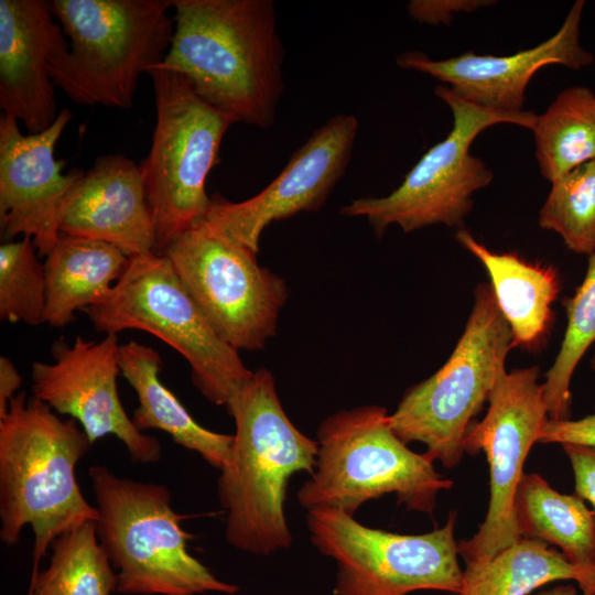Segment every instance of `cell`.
<instances>
[{
    "label": "cell",
    "mask_w": 595,
    "mask_h": 595,
    "mask_svg": "<svg viewBox=\"0 0 595 595\" xmlns=\"http://www.w3.org/2000/svg\"><path fill=\"white\" fill-rule=\"evenodd\" d=\"M173 9L174 34L156 67L183 75L236 122L270 128L284 87L273 1L173 0Z\"/></svg>",
    "instance_id": "1"
},
{
    "label": "cell",
    "mask_w": 595,
    "mask_h": 595,
    "mask_svg": "<svg viewBox=\"0 0 595 595\" xmlns=\"http://www.w3.org/2000/svg\"><path fill=\"white\" fill-rule=\"evenodd\" d=\"M226 409L236 431L217 480L225 538L239 551L270 555L292 543L284 512L286 489L295 473L314 472L318 443L286 415L266 368L253 371Z\"/></svg>",
    "instance_id": "2"
},
{
    "label": "cell",
    "mask_w": 595,
    "mask_h": 595,
    "mask_svg": "<svg viewBox=\"0 0 595 595\" xmlns=\"http://www.w3.org/2000/svg\"><path fill=\"white\" fill-rule=\"evenodd\" d=\"M91 445L77 421L61 419L25 391L18 392L0 416V540L14 547L31 526V575L40 571L56 538L98 519L76 477V466Z\"/></svg>",
    "instance_id": "3"
},
{
    "label": "cell",
    "mask_w": 595,
    "mask_h": 595,
    "mask_svg": "<svg viewBox=\"0 0 595 595\" xmlns=\"http://www.w3.org/2000/svg\"><path fill=\"white\" fill-rule=\"evenodd\" d=\"M98 519L96 532L125 595H232L235 584L219 580L191 554L192 534L172 506L170 489L119 477L106 465L89 467Z\"/></svg>",
    "instance_id": "4"
},
{
    "label": "cell",
    "mask_w": 595,
    "mask_h": 595,
    "mask_svg": "<svg viewBox=\"0 0 595 595\" xmlns=\"http://www.w3.org/2000/svg\"><path fill=\"white\" fill-rule=\"evenodd\" d=\"M314 472L298 491L307 511L354 516L365 502L394 494L408 510L432 515L439 493L452 487L424 453L411 451L380 405L337 411L320 424Z\"/></svg>",
    "instance_id": "5"
},
{
    "label": "cell",
    "mask_w": 595,
    "mask_h": 595,
    "mask_svg": "<svg viewBox=\"0 0 595 595\" xmlns=\"http://www.w3.org/2000/svg\"><path fill=\"white\" fill-rule=\"evenodd\" d=\"M173 0H53L68 51L51 62L55 86L75 104L129 109L141 74L172 42Z\"/></svg>",
    "instance_id": "6"
},
{
    "label": "cell",
    "mask_w": 595,
    "mask_h": 595,
    "mask_svg": "<svg viewBox=\"0 0 595 595\" xmlns=\"http://www.w3.org/2000/svg\"><path fill=\"white\" fill-rule=\"evenodd\" d=\"M84 312L105 335L138 329L159 337L185 358L194 386L216 405L226 407L253 374L213 329L164 255L130 257L108 298Z\"/></svg>",
    "instance_id": "7"
},
{
    "label": "cell",
    "mask_w": 595,
    "mask_h": 595,
    "mask_svg": "<svg viewBox=\"0 0 595 595\" xmlns=\"http://www.w3.org/2000/svg\"><path fill=\"white\" fill-rule=\"evenodd\" d=\"M512 335L489 283H479L465 328L446 363L410 388L390 414L404 442L425 445L424 454L446 468L464 455V440L499 379Z\"/></svg>",
    "instance_id": "8"
},
{
    "label": "cell",
    "mask_w": 595,
    "mask_h": 595,
    "mask_svg": "<svg viewBox=\"0 0 595 595\" xmlns=\"http://www.w3.org/2000/svg\"><path fill=\"white\" fill-rule=\"evenodd\" d=\"M151 77L155 125L149 154L140 163L151 212L155 252L205 218L210 197L205 183L218 162L232 117L203 100L187 79L155 67Z\"/></svg>",
    "instance_id": "9"
},
{
    "label": "cell",
    "mask_w": 595,
    "mask_h": 595,
    "mask_svg": "<svg viewBox=\"0 0 595 595\" xmlns=\"http://www.w3.org/2000/svg\"><path fill=\"white\" fill-rule=\"evenodd\" d=\"M434 93L452 110L451 132L421 156L390 194L356 198L339 210L348 217H365L378 237L391 225L404 232L436 224L462 227L473 207V194L494 178L485 162L469 153L472 142L497 123L531 130L536 123L532 111L480 108L458 98L444 84L437 85Z\"/></svg>",
    "instance_id": "10"
},
{
    "label": "cell",
    "mask_w": 595,
    "mask_h": 595,
    "mask_svg": "<svg viewBox=\"0 0 595 595\" xmlns=\"http://www.w3.org/2000/svg\"><path fill=\"white\" fill-rule=\"evenodd\" d=\"M452 511L441 528L400 534L364 526L334 509H313L306 527L314 547L337 565L335 595H408L416 591L458 594V563Z\"/></svg>",
    "instance_id": "11"
},
{
    "label": "cell",
    "mask_w": 595,
    "mask_h": 595,
    "mask_svg": "<svg viewBox=\"0 0 595 595\" xmlns=\"http://www.w3.org/2000/svg\"><path fill=\"white\" fill-rule=\"evenodd\" d=\"M180 281L218 336L236 350H260L275 334L285 282L257 252L207 219L163 249Z\"/></svg>",
    "instance_id": "12"
},
{
    "label": "cell",
    "mask_w": 595,
    "mask_h": 595,
    "mask_svg": "<svg viewBox=\"0 0 595 595\" xmlns=\"http://www.w3.org/2000/svg\"><path fill=\"white\" fill-rule=\"evenodd\" d=\"M539 376V366L506 371L489 396L484 419L470 425L464 440V452H484L489 465L485 519L472 538L457 543L464 575L476 573L521 539L515 512L517 490L524 461L549 420Z\"/></svg>",
    "instance_id": "13"
},
{
    "label": "cell",
    "mask_w": 595,
    "mask_h": 595,
    "mask_svg": "<svg viewBox=\"0 0 595 595\" xmlns=\"http://www.w3.org/2000/svg\"><path fill=\"white\" fill-rule=\"evenodd\" d=\"M119 350L115 334L98 342L77 336L72 345L56 340L52 363L32 364V396L77 421L91 444L113 435L132 462L155 463L162 457L160 442L136 426L119 397Z\"/></svg>",
    "instance_id": "14"
},
{
    "label": "cell",
    "mask_w": 595,
    "mask_h": 595,
    "mask_svg": "<svg viewBox=\"0 0 595 595\" xmlns=\"http://www.w3.org/2000/svg\"><path fill=\"white\" fill-rule=\"evenodd\" d=\"M357 132L355 116L329 118L292 153L267 187L242 202L214 194L205 219L258 252L260 237L271 223L325 204L346 172Z\"/></svg>",
    "instance_id": "15"
},
{
    "label": "cell",
    "mask_w": 595,
    "mask_h": 595,
    "mask_svg": "<svg viewBox=\"0 0 595 595\" xmlns=\"http://www.w3.org/2000/svg\"><path fill=\"white\" fill-rule=\"evenodd\" d=\"M71 120V111L62 109L46 130L23 134L17 119L0 117L1 237H30L42 257L57 241L64 205L84 174L77 169L62 173L65 162L54 158Z\"/></svg>",
    "instance_id": "16"
},
{
    "label": "cell",
    "mask_w": 595,
    "mask_h": 595,
    "mask_svg": "<svg viewBox=\"0 0 595 595\" xmlns=\"http://www.w3.org/2000/svg\"><path fill=\"white\" fill-rule=\"evenodd\" d=\"M584 1L573 3L558 32L539 45L507 56L474 52L435 61L420 51L400 54L398 66L414 69L450 85L458 98L480 108L522 111L526 88L532 76L548 65L581 69L594 55L580 43Z\"/></svg>",
    "instance_id": "17"
},
{
    "label": "cell",
    "mask_w": 595,
    "mask_h": 595,
    "mask_svg": "<svg viewBox=\"0 0 595 595\" xmlns=\"http://www.w3.org/2000/svg\"><path fill=\"white\" fill-rule=\"evenodd\" d=\"M52 1L0 0V109L29 133L57 118L48 66L69 48Z\"/></svg>",
    "instance_id": "18"
},
{
    "label": "cell",
    "mask_w": 595,
    "mask_h": 595,
    "mask_svg": "<svg viewBox=\"0 0 595 595\" xmlns=\"http://www.w3.org/2000/svg\"><path fill=\"white\" fill-rule=\"evenodd\" d=\"M60 231L108 242L129 258L155 252L140 164L123 154L98 156L71 192Z\"/></svg>",
    "instance_id": "19"
},
{
    "label": "cell",
    "mask_w": 595,
    "mask_h": 595,
    "mask_svg": "<svg viewBox=\"0 0 595 595\" xmlns=\"http://www.w3.org/2000/svg\"><path fill=\"white\" fill-rule=\"evenodd\" d=\"M456 239L485 267L497 305L511 331L513 347L537 348L552 325L551 305L561 285L556 269L517 253L493 251L466 229H459Z\"/></svg>",
    "instance_id": "20"
},
{
    "label": "cell",
    "mask_w": 595,
    "mask_h": 595,
    "mask_svg": "<svg viewBox=\"0 0 595 595\" xmlns=\"http://www.w3.org/2000/svg\"><path fill=\"white\" fill-rule=\"evenodd\" d=\"M162 358L152 347L130 340L120 345L119 367L138 398L132 421L140 431L160 430L180 446L201 455L221 470L227 464L232 435L202 426L161 381Z\"/></svg>",
    "instance_id": "21"
},
{
    "label": "cell",
    "mask_w": 595,
    "mask_h": 595,
    "mask_svg": "<svg viewBox=\"0 0 595 595\" xmlns=\"http://www.w3.org/2000/svg\"><path fill=\"white\" fill-rule=\"evenodd\" d=\"M128 262L129 257L113 245L61 232L43 262L45 323L65 327L77 311L105 301Z\"/></svg>",
    "instance_id": "22"
},
{
    "label": "cell",
    "mask_w": 595,
    "mask_h": 595,
    "mask_svg": "<svg viewBox=\"0 0 595 595\" xmlns=\"http://www.w3.org/2000/svg\"><path fill=\"white\" fill-rule=\"evenodd\" d=\"M515 512L521 538L558 547L595 580V515L582 498L555 490L539 474H523Z\"/></svg>",
    "instance_id": "23"
},
{
    "label": "cell",
    "mask_w": 595,
    "mask_h": 595,
    "mask_svg": "<svg viewBox=\"0 0 595 595\" xmlns=\"http://www.w3.org/2000/svg\"><path fill=\"white\" fill-rule=\"evenodd\" d=\"M558 581H575L583 595H592L595 580L547 543L521 538L500 551L472 575H464L457 595H529Z\"/></svg>",
    "instance_id": "24"
},
{
    "label": "cell",
    "mask_w": 595,
    "mask_h": 595,
    "mask_svg": "<svg viewBox=\"0 0 595 595\" xmlns=\"http://www.w3.org/2000/svg\"><path fill=\"white\" fill-rule=\"evenodd\" d=\"M536 159L550 183L595 160V94L573 86L561 91L532 129Z\"/></svg>",
    "instance_id": "25"
},
{
    "label": "cell",
    "mask_w": 595,
    "mask_h": 595,
    "mask_svg": "<svg viewBox=\"0 0 595 595\" xmlns=\"http://www.w3.org/2000/svg\"><path fill=\"white\" fill-rule=\"evenodd\" d=\"M46 569L31 575L26 595H111L117 574L101 548L95 522L54 540Z\"/></svg>",
    "instance_id": "26"
},
{
    "label": "cell",
    "mask_w": 595,
    "mask_h": 595,
    "mask_svg": "<svg viewBox=\"0 0 595 595\" xmlns=\"http://www.w3.org/2000/svg\"><path fill=\"white\" fill-rule=\"evenodd\" d=\"M563 305L567 317L565 334L542 383L550 420L570 419L571 381L578 363L595 343V252L588 256L582 283Z\"/></svg>",
    "instance_id": "27"
},
{
    "label": "cell",
    "mask_w": 595,
    "mask_h": 595,
    "mask_svg": "<svg viewBox=\"0 0 595 595\" xmlns=\"http://www.w3.org/2000/svg\"><path fill=\"white\" fill-rule=\"evenodd\" d=\"M539 213V226L558 234L578 255L595 252V160L551 183Z\"/></svg>",
    "instance_id": "28"
},
{
    "label": "cell",
    "mask_w": 595,
    "mask_h": 595,
    "mask_svg": "<svg viewBox=\"0 0 595 595\" xmlns=\"http://www.w3.org/2000/svg\"><path fill=\"white\" fill-rule=\"evenodd\" d=\"M30 237L0 246V318L37 326L45 323L44 264Z\"/></svg>",
    "instance_id": "29"
},
{
    "label": "cell",
    "mask_w": 595,
    "mask_h": 595,
    "mask_svg": "<svg viewBox=\"0 0 595 595\" xmlns=\"http://www.w3.org/2000/svg\"><path fill=\"white\" fill-rule=\"evenodd\" d=\"M538 443L595 447V412L577 420H548Z\"/></svg>",
    "instance_id": "30"
},
{
    "label": "cell",
    "mask_w": 595,
    "mask_h": 595,
    "mask_svg": "<svg viewBox=\"0 0 595 595\" xmlns=\"http://www.w3.org/2000/svg\"><path fill=\"white\" fill-rule=\"evenodd\" d=\"M494 1L485 0H412L407 6L409 14L421 23L448 24L454 13L489 6Z\"/></svg>",
    "instance_id": "31"
},
{
    "label": "cell",
    "mask_w": 595,
    "mask_h": 595,
    "mask_svg": "<svg viewBox=\"0 0 595 595\" xmlns=\"http://www.w3.org/2000/svg\"><path fill=\"white\" fill-rule=\"evenodd\" d=\"M562 448L574 474L575 495L587 500L595 515V447L564 444Z\"/></svg>",
    "instance_id": "32"
},
{
    "label": "cell",
    "mask_w": 595,
    "mask_h": 595,
    "mask_svg": "<svg viewBox=\"0 0 595 595\" xmlns=\"http://www.w3.org/2000/svg\"><path fill=\"white\" fill-rule=\"evenodd\" d=\"M23 379L15 365L7 356L0 357V416L9 409L12 398L20 392Z\"/></svg>",
    "instance_id": "33"
},
{
    "label": "cell",
    "mask_w": 595,
    "mask_h": 595,
    "mask_svg": "<svg viewBox=\"0 0 595 595\" xmlns=\"http://www.w3.org/2000/svg\"><path fill=\"white\" fill-rule=\"evenodd\" d=\"M537 595H578L576 588L571 584L558 585L542 591Z\"/></svg>",
    "instance_id": "34"
},
{
    "label": "cell",
    "mask_w": 595,
    "mask_h": 595,
    "mask_svg": "<svg viewBox=\"0 0 595 595\" xmlns=\"http://www.w3.org/2000/svg\"><path fill=\"white\" fill-rule=\"evenodd\" d=\"M589 366H591L592 370L595 372V354L591 358Z\"/></svg>",
    "instance_id": "35"
},
{
    "label": "cell",
    "mask_w": 595,
    "mask_h": 595,
    "mask_svg": "<svg viewBox=\"0 0 595 595\" xmlns=\"http://www.w3.org/2000/svg\"><path fill=\"white\" fill-rule=\"evenodd\" d=\"M592 595H595V586H594V588H593Z\"/></svg>",
    "instance_id": "36"
}]
</instances>
